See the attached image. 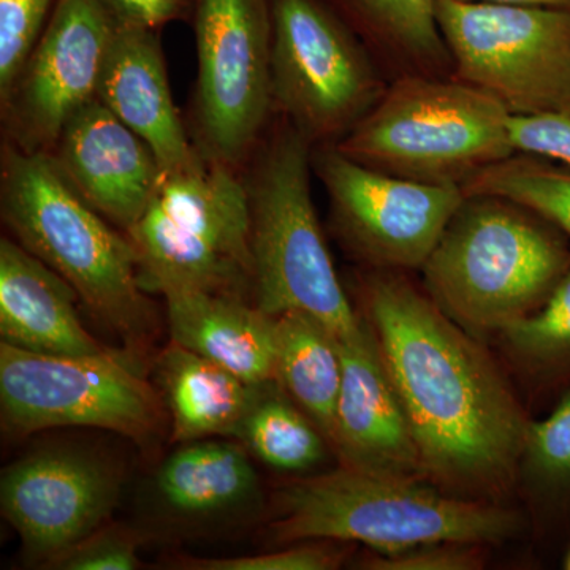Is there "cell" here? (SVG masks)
<instances>
[{
  "label": "cell",
  "mask_w": 570,
  "mask_h": 570,
  "mask_svg": "<svg viewBox=\"0 0 570 570\" xmlns=\"http://www.w3.org/2000/svg\"><path fill=\"white\" fill-rule=\"evenodd\" d=\"M351 466L288 482L277 491V543L362 542L376 553H400L430 542L501 543L521 531L512 510L449 497L423 482Z\"/></svg>",
  "instance_id": "cell-3"
},
{
  "label": "cell",
  "mask_w": 570,
  "mask_h": 570,
  "mask_svg": "<svg viewBox=\"0 0 570 570\" xmlns=\"http://www.w3.org/2000/svg\"><path fill=\"white\" fill-rule=\"evenodd\" d=\"M126 235L146 292L187 287L253 295L250 214L239 171L208 164L193 174L165 176Z\"/></svg>",
  "instance_id": "cell-7"
},
{
  "label": "cell",
  "mask_w": 570,
  "mask_h": 570,
  "mask_svg": "<svg viewBox=\"0 0 570 570\" xmlns=\"http://www.w3.org/2000/svg\"><path fill=\"white\" fill-rule=\"evenodd\" d=\"M498 335L532 377L570 390V268L539 309L512 322Z\"/></svg>",
  "instance_id": "cell-27"
},
{
  "label": "cell",
  "mask_w": 570,
  "mask_h": 570,
  "mask_svg": "<svg viewBox=\"0 0 570 570\" xmlns=\"http://www.w3.org/2000/svg\"><path fill=\"white\" fill-rule=\"evenodd\" d=\"M142 538L134 530L104 524L47 566L58 570H135Z\"/></svg>",
  "instance_id": "cell-30"
},
{
  "label": "cell",
  "mask_w": 570,
  "mask_h": 570,
  "mask_svg": "<svg viewBox=\"0 0 570 570\" xmlns=\"http://www.w3.org/2000/svg\"><path fill=\"white\" fill-rule=\"evenodd\" d=\"M564 569L570 570V549L568 551V554H566V558H564Z\"/></svg>",
  "instance_id": "cell-35"
},
{
  "label": "cell",
  "mask_w": 570,
  "mask_h": 570,
  "mask_svg": "<svg viewBox=\"0 0 570 570\" xmlns=\"http://www.w3.org/2000/svg\"><path fill=\"white\" fill-rule=\"evenodd\" d=\"M275 381L313 419L332 445L343 384L340 337L305 311H288L275 317Z\"/></svg>",
  "instance_id": "cell-23"
},
{
  "label": "cell",
  "mask_w": 570,
  "mask_h": 570,
  "mask_svg": "<svg viewBox=\"0 0 570 570\" xmlns=\"http://www.w3.org/2000/svg\"><path fill=\"white\" fill-rule=\"evenodd\" d=\"M362 292L425 478L474 497L508 489L530 420L485 348L393 269Z\"/></svg>",
  "instance_id": "cell-1"
},
{
  "label": "cell",
  "mask_w": 570,
  "mask_h": 570,
  "mask_svg": "<svg viewBox=\"0 0 570 570\" xmlns=\"http://www.w3.org/2000/svg\"><path fill=\"white\" fill-rule=\"evenodd\" d=\"M343 384L337 397L332 448L341 464L400 478L425 479L406 409L365 325L358 336L340 340Z\"/></svg>",
  "instance_id": "cell-16"
},
{
  "label": "cell",
  "mask_w": 570,
  "mask_h": 570,
  "mask_svg": "<svg viewBox=\"0 0 570 570\" xmlns=\"http://www.w3.org/2000/svg\"><path fill=\"white\" fill-rule=\"evenodd\" d=\"M154 376L170 414L175 442L235 438L254 384L176 343L157 356Z\"/></svg>",
  "instance_id": "cell-21"
},
{
  "label": "cell",
  "mask_w": 570,
  "mask_h": 570,
  "mask_svg": "<svg viewBox=\"0 0 570 570\" xmlns=\"http://www.w3.org/2000/svg\"><path fill=\"white\" fill-rule=\"evenodd\" d=\"M165 512L181 521L212 523L247 512L262 501L249 452L230 439L186 442L154 478Z\"/></svg>",
  "instance_id": "cell-20"
},
{
  "label": "cell",
  "mask_w": 570,
  "mask_h": 570,
  "mask_svg": "<svg viewBox=\"0 0 570 570\" xmlns=\"http://www.w3.org/2000/svg\"><path fill=\"white\" fill-rule=\"evenodd\" d=\"M118 21L100 0H58L50 21L7 96L2 141L48 156L63 127L96 99Z\"/></svg>",
  "instance_id": "cell-13"
},
{
  "label": "cell",
  "mask_w": 570,
  "mask_h": 570,
  "mask_svg": "<svg viewBox=\"0 0 570 570\" xmlns=\"http://www.w3.org/2000/svg\"><path fill=\"white\" fill-rule=\"evenodd\" d=\"M519 480L535 515L550 531L570 532V390L549 417L530 422L519 463Z\"/></svg>",
  "instance_id": "cell-25"
},
{
  "label": "cell",
  "mask_w": 570,
  "mask_h": 570,
  "mask_svg": "<svg viewBox=\"0 0 570 570\" xmlns=\"http://www.w3.org/2000/svg\"><path fill=\"white\" fill-rule=\"evenodd\" d=\"M566 236L513 202L472 195L422 266L425 292L469 335H498L539 309L568 273Z\"/></svg>",
  "instance_id": "cell-2"
},
{
  "label": "cell",
  "mask_w": 570,
  "mask_h": 570,
  "mask_svg": "<svg viewBox=\"0 0 570 570\" xmlns=\"http://www.w3.org/2000/svg\"><path fill=\"white\" fill-rule=\"evenodd\" d=\"M373 52L390 81L453 77L436 0H325Z\"/></svg>",
  "instance_id": "cell-22"
},
{
  "label": "cell",
  "mask_w": 570,
  "mask_h": 570,
  "mask_svg": "<svg viewBox=\"0 0 570 570\" xmlns=\"http://www.w3.org/2000/svg\"><path fill=\"white\" fill-rule=\"evenodd\" d=\"M332 224L344 245L376 269H422L463 204L455 184H428L373 170L335 145L313 148Z\"/></svg>",
  "instance_id": "cell-12"
},
{
  "label": "cell",
  "mask_w": 570,
  "mask_h": 570,
  "mask_svg": "<svg viewBox=\"0 0 570 570\" xmlns=\"http://www.w3.org/2000/svg\"><path fill=\"white\" fill-rule=\"evenodd\" d=\"M0 217L9 236L77 291L97 321L137 343L153 328L129 236L67 186L43 154L0 146Z\"/></svg>",
  "instance_id": "cell-4"
},
{
  "label": "cell",
  "mask_w": 570,
  "mask_h": 570,
  "mask_svg": "<svg viewBox=\"0 0 570 570\" xmlns=\"http://www.w3.org/2000/svg\"><path fill=\"white\" fill-rule=\"evenodd\" d=\"M58 0H0V99L7 96Z\"/></svg>",
  "instance_id": "cell-28"
},
{
  "label": "cell",
  "mask_w": 570,
  "mask_h": 570,
  "mask_svg": "<svg viewBox=\"0 0 570 570\" xmlns=\"http://www.w3.org/2000/svg\"><path fill=\"white\" fill-rule=\"evenodd\" d=\"M387 80L325 0H273V111L313 148L343 141L384 96Z\"/></svg>",
  "instance_id": "cell-9"
},
{
  "label": "cell",
  "mask_w": 570,
  "mask_h": 570,
  "mask_svg": "<svg viewBox=\"0 0 570 570\" xmlns=\"http://www.w3.org/2000/svg\"><path fill=\"white\" fill-rule=\"evenodd\" d=\"M466 197L491 195L523 206L570 236V171L550 160L513 154L461 186Z\"/></svg>",
  "instance_id": "cell-26"
},
{
  "label": "cell",
  "mask_w": 570,
  "mask_h": 570,
  "mask_svg": "<svg viewBox=\"0 0 570 570\" xmlns=\"http://www.w3.org/2000/svg\"><path fill=\"white\" fill-rule=\"evenodd\" d=\"M47 157L67 186L124 234L167 176L151 146L97 99L73 115Z\"/></svg>",
  "instance_id": "cell-15"
},
{
  "label": "cell",
  "mask_w": 570,
  "mask_h": 570,
  "mask_svg": "<svg viewBox=\"0 0 570 570\" xmlns=\"http://www.w3.org/2000/svg\"><path fill=\"white\" fill-rule=\"evenodd\" d=\"M480 543L430 542L400 553L371 551L360 560L367 570H478L485 564Z\"/></svg>",
  "instance_id": "cell-32"
},
{
  "label": "cell",
  "mask_w": 570,
  "mask_h": 570,
  "mask_svg": "<svg viewBox=\"0 0 570 570\" xmlns=\"http://www.w3.org/2000/svg\"><path fill=\"white\" fill-rule=\"evenodd\" d=\"M194 0H100L118 24L163 31L176 21L189 22Z\"/></svg>",
  "instance_id": "cell-33"
},
{
  "label": "cell",
  "mask_w": 570,
  "mask_h": 570,
  "mask_svg": "<svg viewBox=\"0 0 570 570\" xmlns=\"http://www.w3.org/2000/svg\"><path fill=\"white\" fill-rule=\"evenodd\" d=\"M167 303L171 343L219 363L249 384L275 379L276 322L246 296L171 287Z\"/></svg>",
  "instance_id": "cell-19"
},
{
  "label": "cell",
  "mask_w": 570,
  "mask_h": 570,
  "mask_svg": "<svg viewBox=\"0 0 570 570\" xmlns=\"http://www.w3.org/2000/svg\"><path fill=\"white\" fill-rule=\"evenodd\" d=\"M0 412L13 438L89 426L146 444L163 423L159 392L111 348L55 355L0 344Z\"/></svg>",
  "instance_id": "cell-11"
},
{
  "label": "cell",
  "mask_w": 570,
  "mask_h": 570,
  "mask_svg": "<svg viewBox=\"0 0 570 570\" xmlns=\"http://www.w3.org/2000/svg\"><path fill=\"white\" fill-rule=\"evenodd\" d=\"M187 129L206 164L242 174L273 121V0H194Z\"/></svg>",
  "instance_id": "cell-8"
},
{
  "label": "cell",
  "mask_w": 570,
  "mask_h": 570,
  "mask_svg": "<svg viewBox=\"0 0 570 570\" xmlns=\"http://www.w3.org/2000/svg\"><path fill=\"white\" fill-rule=\"evenodd\" d=\"M235 439L254 459L284 472H305L318 466L330 445L321 428L275 379L254 384Z\"/></svg>",
  "instance_id": "cell-24"
},
{
  "label": "cell",
  "mask_w": 570,
  "mask_h": 570,
  "mask_svg": "<svg viewBox=\"0 0 570 570\" xmlns=\"http://www.w3.org/2000/svg\"><path fill=\"white\" fill-rule=\"evenodd\" d=\"M510 112L455 77H403L336 148L397 178L463 186L513 156Z\"/></svg>",
  "instance_id": "cell-6"
},
{
  "label": "cell",
  "mask_w": 570,
  "mask_h": 570,
  "mask_svg": "<svg viewBox=\"0 0 570 570\" xmlns=\"http://www.w3.org/2000/svg\"><path fill=\"white\" fill-rule=\"evenodd\" d=\"M77 291L9 235L0 238L2 343L55 355L107 351L82 325Z\"/></svg>",
  "instance_id": "cell-18"
},
{
  "label": "cell",
  "mask_w": 570,
  "mask_h": 570,
  "mask_svg": "<svg viewBox=\"0 0 570 570\" xmlns=\"http://www.w3.org/2000/svg\"><path fill=\"white\" fill-rule=\"evenodd\" d=\"M508 130L513 154L554 160L570 171V102L530 115H510Z\"/></svg>",
  "instance_id": "cell-31"
},
{
  "label": "cell",
  "mask_w": 570,
  "mask_h": 570,
  "mask_svg": "<svg viewBox=\"0 0 570 570\" xmlns=\"http://www.w3.org/2000/svg\"><path fill=\"white\" fill-rule=\"evenodd\" d=\"M337 540H318L283 551L236 558L181 557L174 562L184 570H335L347 560L348 547Z\"/></svg>",
  "instance_id": "cell-29"
},
{
  "label": "cell",
  "mask_w": 570,
  "mask_h": 570,
  "mask_svg": "<svg viewBox=\"0 0 570 570\" xmlns=\"http://www.w3.org/2000/svg\"><path fill=\"white\" fill-rule=\"evenodd\" d=\"M436 21L453 77L510 115L570 102V10L436 0Z\"/></svg>",
  "instance_id": "cell-10"
},
{
  "label": "cell",
  "mask_w": 570,
  "mask_h": 570,
  "mask_svg": "<svg viewBox=\"0 0 570 570\" xmlns=\"http://www.w3.org/2000/svg\"><path fill=\"white\" fill-rule=\"evenodd\" d=\"M313 146L287 119L273 121L242 170L249 204L253 302L268 316L305 311L340 340L358 336L311 194Z\"/></svg>",
  "instance_id": "cell-5"
},
{
  "label": "cell",
  "mask_w": 570,
  "mask_h": 570,
  "mask_svg": "<svg viewBox=\"0 0 570 570\" xmlns=\"http://www.w3.org/2000/svg\"><path fill=\"white\" fill-rule=\"evenodd\" d=\"M119 490L118 472L99 456L70 448L43 449L3 469L0 505L26 557L48 566L107 524Z\"/></svg>",
  "instance_id": "cell-14"
},
{
  "label": "cell",
  "mask_w": 570,
  "mask_h": 570,
  "mask_svg": "<svg viewBox=\"0 0 570 570\" xmlns=\"http://www.w3.org/2000/svg\"><path fill=\"white\" fill-rule=\"evenodd\" d=\"M96 99L151 146L165 175L193 174L208 165L176 108L159 31L118 24Z\"/></svg>",
  "instance_id": "cell-17"
},
{
  "label": "cell",
  "mask_w": 570,
  "mask_h": 570,
  "mask_svg": "<svg viewBox=\"0 0 570 570\" xmlns=\"http://www.w3.org/2000/svg\"><path fill=\"white\" fill-rule=\"evenodd\" d=\"M471 2L512 3V6L549 7L570 10V0H471Z\"/></svg>",
  "instance_id": "cell-34"
}]
</instances>
